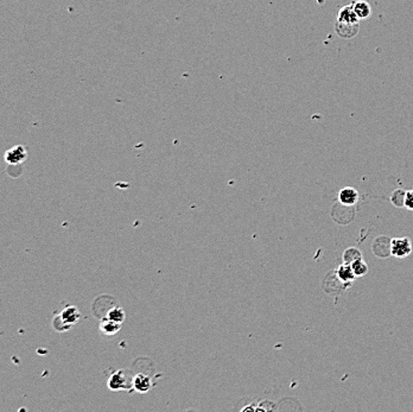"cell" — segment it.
<instances>
[{"instance_id": "cell-12", "label": "cell", "mask_w": 413, "mask_h": 412, "mask_svg": "<svg viewBox=\"0 0 413 412\" xmlns=\"http://www.w3.org/2000/svg\"><path fill=\"white\" fill-rule=\"evenodd\" d=\"M337 277L342 283H349V282H353L354 278H355L356 276L353 271L352 265L343 264L340 266L337 270Z\"/></svg>"}, {"instance_id": "cell-2", "label": "cell", "mask_w": 413, "mask_h": 412, "mask_svg": "<svg viewBox=\"0 0 413 412\" xmlns=\"http://www.w3.org/2000/svg\"><path fill=\"white\" fill-rule=\"evenodd\" d=\"M27 159V150L23 145H15L5 152V162L11 167H18Z\"/></svg>"}, {"instance_id": "cell-18", "label": "cell", "mask_w": 413, "mask_h": 412, "mask_svg": "<svg viewBox=\"0 0 413 412\" xmlns=\"http://www.w3.org/2000/svg\"><path fill=\"white\" fill-rule=\"evenodd\" d=\"M405 207L409 210H413V190H409V192L406 193Z\"/></svg>"}, {"instance_id": "cell-14", "label": "cell", "mask_w": 413, "mask_h": 412, "mask_svg": "<svg viewBox=\"0 0 413 412\" xmlns=\"http://www.w3.org/2000/svg\"><path fill=\"white\" fill-rule=\"evenodd\" d=\"M405 200H406V193L401 189L395 190V192L392 194V196H391L392 203H393L395 207H399V208L405 207Z\"/></svg>"}, {"instance_id": "cell-8", "label": "cell", "mask_w": 413, "mask_h": 412, "mask_svg": "<svg viewBox=\"0 0 413 412\" xmlns=\"http://www.w3.org/2000/svg\"><path fill=\"white\" fill-rule=\"evenodd\" d=\"M352 5L360 20L367 19L372 16V8H370V4L368 2H366V0H355V2H353Z\"/></svg>"}, {"instance_id": "cell-9", "label": "cell", "mask_w": 413, "mask_h": 412, "mask_svg": "<svg viewBox=\"0 0 413 412\" xmlns=\"http://www.w3.org/2000/svg\"><path fill=\"white\" fill-rule=\"evenodd\" d=\"M359 29L360 25H347V24H341L337 22L335 24L336 33L340 37L346 38V40H350V38L355 37L357 32H359Z\"/></svg>"}, {"instance_id": "cell-17", "label": "cell", "mask_w": 413, "mask_h": 412, "mask_svg": "<svg viewBox=\"0 0 413 412\" xmlns=\"http://www.w3.org/2000/svg\"><path fill=\"white\" fill-rule=\"evenodd\" d=\"M53 325H54L55 330L60 331V333H62V331H67V330H69V329H70V327H69V325H67V324L64 323L63 321H62V318L60 317V315H57V316L54 317Z\"/></svg>"}, {"instance_id": "cell-16", "label": "cell", "mask_w": 413, "mask_h": 412, "mask_svg": "<svg viewBox=\"0 0 413 412\" xmlns=\"http://www.w3.org/2000/svg\"><path fill=\"white\" fill-rule=\"evenodd\" d=\"M361 253L359 252V250H356V248H348L345 252V255H343V260H345V264H349L352 265L354 261H356L357 259H361Z\"/></svg>"}, {"instance_id": "cell-11", "label": "cell", "mask_w": 413, "mask_h": 412, "mask_svg": "<svg viewBox=\"0 0 413 412\" xmlns=\"http://www.w3.org/2000/svg\"><path fill=\"white\" fill-rule=\"evenodd\" d=\"M121 325H123V323L103 317L101 322H100V330H101V333L109 336V335H116L117 333H119Z\"/></svg>"}, {"instance_id": "cell-15", "label": "cell", "mask_w": 413, "mask_h": 412, "mask_svg": "<svg viewBox=\"0 0 413 412\" xmlns=\"http://www.w3.org/2000/svg\"><path fill=\"white\" fill-rule=\"evenodd\" d=\"M352 268H353L354 273H355V276L357 277H362L366 275L367 272H368V266H367L366 263L362 260V258L357 259L356 261H354L352 264Z\"/></svg>"}, {"instance_id": "cell-4", "label": "cell", "mask_w": 413, "mask_h": 412, "mask_svg": "<svg viewBox=\"0 0 413 412\" xmlns=\"http://www.w3.org/2000/svg\"><path fill=\"white\" fill-rule=\"evenodd\" d=\"M337 23L347 24V25H360V18L354 11L352 4L343 6L337 13Z\"/></svg>"}, {"instance_id": "cell-1", "label": "cell", "mask_w": 413, "mask_h": 412, "mask_svg": "<svg viewBox=\"0 0 413 412\" xmlns=\"http://www.w3.org/2000/svg\"><path fill=\"white\" fill-rule=\"evenodd\" d=\"M133 378H130L127 370L119 369L112 373L107 380V386L112 391H132L133 390Z\"/></svg>"}, {"instance_id": "cell-3", "label": "cell", "mask_w": 413, "mask_h": 412, "mask_svg": "<svg viewBox=\"0 0 413 412\" xmlns=\"http://www.w3.org/2000/svg\"><path fill=\"white\" fill-rule=\"evenodd\" d=\"M412 245L408 238H395L391 240V254L397 258H405L411 253Z\"/></svg>"}, {"instance_id": "cell-13", "label": "cell", "mask_w": 413, "mask_h": 412, "mask_svg": "<svg viewBox=\"0 0 413 412\" xmlns=\"http://www.w3.org/2000/svg\"><path fill=\"white\" fill-rule=\"evenodd\" d=\"M125 316H126V315H125V311H124L123 308L119 307V306H116V307H112L108 311H107L105 318H108V320L119 322V323H124L125 318H126Z\"/></svg>"}, {"instance_id": "cell-6", "label": "cell", "mask_w": 413, "mask_h": 412, "mask_svg": "<svg viewBox=\"0 0 413 412\" xmlns=\"http://www.w3.org/2000/svg\"><path fill=\"white\" fill-rule=\"evenodd\" d=\"M58 315H60L62 321H63L67 325H69L70 328L74 324L78 323V322L80 321V317H81V314H80L79 309L74 306L65 307Z\"/></svg>"}, {"instance_id": "cell-7", "label": "cell", "mask_w": 413, "mask_h": 412, "mask_svg": "<svg viewBox=\"0 0 413 412\" xmlns=\"http://www.w3.org/2000/svg\"><path fill=\"white\" fill-rule=\"evenodd\" d=\"M339 200L343 206H354L359 200V193L354 188L347 186L343 188L339 194Z\"/></svg>"}, {"instance_id": "cell-10", "label": "cell", "mask_w": 413, "mask_h": 412, "mask_svg": "<svg viewBox=\"0 0 413 412\" xmlns=\"http://www.w3.org/2000/svg\"><path fill=\"white\" fill-rule=\"evenodd\" d=\"M373 250L376 254L379 252V250H381L378 257H387V255L391 253V240L386 237L378 238L377 240L374 241Z\"/></svg>"}, {"instance_id": "cell-5", "label": "cell", "mask_w": 413, "mask_h": 412, "mask_svg": "<svg viewBox=\"0 0 413 412\" xmlns=\"http://www.w3.org/2000/svg\"><path fill=\"white\" fill-rule=\"evenodd\" d=\"M132 383H133V391H137L139 393H146L152 387L151 378L145 373H137L133 377Z\"/></svg>"}]
</instances>
